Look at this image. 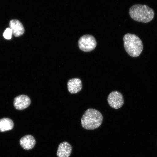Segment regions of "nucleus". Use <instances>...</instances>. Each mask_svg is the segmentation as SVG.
Returning a JSON list of instances; mask_svg holds the SVG:
<instances>
[{"instance_id":"obj_1","label":"nucleus","mask_w":157,"mask_h":157,"mask_svg":"<svg viewBox=\"0 0 157 157\" xmlns=\"http://www.w3.org/2000/svg\"><path fill=\"white\" fill-rule=\"evenodd\" d=\"M129 13L133 20L143 23L150 22L155 17L154 10L146 5L132 6L129 9Z\"/></svg>"},{"instance_id":"obj_2","label":"nucleus","mask_w":157,"mask_h":157,"mask_svg":"<svg viewBox=\"0 0 157 157\" xmlns=\"http://www.w3.org/2000/svg\"><path fill=\"white\" fill-rule=\"evenodd\" d=\"M103 117L97 109H88L83 114L81 120L82 127L88 130L97 129L101 124Z\"/></svg>"},{"instance_id":"obj_3","label":"nucleus","mask_w":157,"mask_h":157,"mask_svg":"<svg viewBox=\"0 0 157 157\" xmlns=\"http://www.w3.org/2000/svg\"><path fill=\"white\" fill-rule=\"evenodd\" d=\"M124 46L125 51L129 56L137 57L142 53L143 45L141 39L135 34H127L123 38Z\"/></svg>"},{"instance_id":"obj_4","label":"nucleus","mask_w":157,"mask_h":157,"mask_svg":"<svg viewBox=\"0 0 157 157\" xmlns=\"http://www.w3.org/2000/svg\"><path fill=\"white\" fill-rule=\"evenodd\" d=\"M78 45L80 50L85 52H89L96 48L97 42L94 37L92 35H86L79 39Z\"/></svg>"},{"instance_id":"obj_5","label":"nucleus","mask_w":157,"mask_h":157,"mask_svg":"<svg viewBox=\"0 0 157 157\" xmlns=\"http://www.w3.org/2000/svg\"><path fill=\"white\" fill-rule=\"evenodd\" d=\"M107 101L110 106L115 109H120L124 104L122 94L117 91H112L109 94Z\"/></svg>"},{"instance_id":"obj_6","label":"nucleus","mask_w":157,"mask_h":157,"mask_svg":"<svg viewBox=\"0 0 157 157\" xmlns=\"http://www.w3.org/2000/svg\"><path fill=\"white\" fill-rule=\"evenodd\" d=\"M31 104V100L28 96L22 95L17 96L13 101V105L16 109L22 110L28 108Z\"/></svg>"},{"instance_id":"obj_7","label":"nucleus","mask_w":157,"mask_h":157,"mask_svg":"<svg viewBox=\"0 0 157 157\" xmlns=\"http://www.w3.org/2000/svg\"><path fill=\"white\" fill-rule=\"evenodd\" d=\"M10 28L16 37H19L24 34L25 29L22 23L17 19H12L9 22Z\"/></svg>"},{"instance_id":"obj_8","label":"nucleus","mask_w":157,"mask_h":157,"mask_svg":"<svg viewBox=\"0 0 157 157\" xmlns=\"http://www.w3.org/2000/svg\"><path fill=\"white\" fill-rule=\"evenodd\" d=\"M67 88L69 92L71 94H75L81 91L82 88L81 80L79 78H74L68 80Z\"/></svg>"},{"instance_id":"obj_9","label":"nucleus","mask_w":157,"mask_h":157,"mask_svg":"<svg viewBox=\"0 0 157 157\" xmlns=\"http://www.w3.org/2000/svg\"><path fill=\"white\" fill-rule=\"evenodd\" d=\"M72 151V147L69 143L64 142L59 145L56 155L58 157H69Z\"/></svg>"},{"instance_id":"obj_10","label":"nucleus","mask_w":157,"mask_h":157,"mask_svg":"<svg viewBox=\"0 0 157 157\" xmlns=\"http://www.w3.org/2000/svg\"><path fill=\"white\" fill-rule=\"evenodd\" d=\"M20 144L25 150L32 149L36 144V141L34 137L31 135H26L21 137L20 140Z\"/></svg>"},{"instance_id":"obj_11","label":"nucleus","mask_w":157,"mask_h":157,"mask_svg":"<svg viewBox=\"0 0 157 157\" xmlns=\"http://www.w3.org/2000/svg\"><path fill=\"white\" fill-rule=\"evenodd\" d=\"M14 124L11 119L8 118H3L0 119V132H4L11 130Z\"/></svg>"},{"instance_id":"obj_12","label":"nucleus","mask_w":157,"mask_h":157,"mask_svg":"<svg viewBox=\"0 0 157 157\" xmlns=\"http://www.w3.org/2000/svg\"><path fill=\"white\" fill-rule=\"evenodd\" d=\"M12 31L10 28H7L5 29L4 32L3 33V36L5 39L10 40L12 38Z\"/></svg>"}]
</instances>
